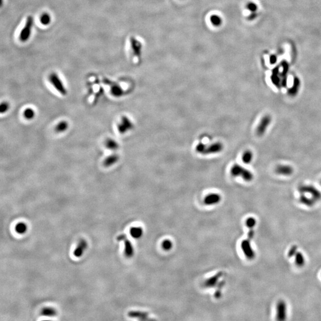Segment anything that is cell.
I'll return each instance as SVG.
<instances>
[{"mask_svg":"<svg viewBox=\"0 0 321 321\" xmlns=\"http://www.w3.org/2000/svg\"><path fill=\"white\" fill-rule=\"evenodd\" d=\"M223 148L224 146L221 142H215L208 146L203 143H199L196 146V150L199 154L207 155L219 153L223 151Z\"/></svg>","mask_w":321,"mask_h":321,"instance_id":"cell-1","label":"cell"},{"mask_svg":"<svg viewBox=\"0 0 321 321\" xmlns=\"http://www.w3.org/2000/svg\"><path fill=\"white\" fill-rule=\"evenodd\" d=\"M230 173L233 177H241L242 179L247 182L251 181L254 179V174L252 172L237 164L232 167Z\"/></svg>","mask_w":321,"mask_h":321,"instance_id":"cell-2","label":"cell"},{"mask_svg":"<svg viewBox=\"0 0 321 321\" xmlns=\"http://www.w3.org/2000/svg\"><path fill=\"white\" fill-rule=\"evenodd\" d=\"M299 192L302 193H309L316 201L321 199V192L316 187L311 185H300L298 187Z\"/></svg>","mask_w":321,"mask_h":321,"instance_id":"cell-3","label":"cell"},{"mask_svg":"<svg viewBox=\"0 0 321 321\" xmlns=\"http://www.w3.org/2000/svg\"><path fill=\"white\" fill-rule=\"evenodd\" d=\"M33 24V19L32 16H28L25 25L20 33V39L22 42L27 41L30 37L32 27Z\"/></svg>","mask_w":321,"mask_h":321,"instance_id":"cell-4","label":"cell"},{"mask_svg":"<svg viewBox=\"0 0 321 321\" xmlns=\"http://www.w3.org/2000/svg\"><path fill=\"white\" fill-rule=\"evenodd\" d=\"M276 319L277 321H283L287 319V306L286 302L283 300L278 301L276 307Z\"/></svg>","mask_w":321,"mask_h":321,"instance_id":"cell-5","label":"cell"},{"mask_svg":"<svg viewBox=\"0 0 321 321\" xmlns=\"http://www.w3.org/2000/svg\"><path fill=\"white\" fill-rule=\"evenodd\" d=\"M250 241L251 240L247 238L243 240L241 243V248L247 258L249 260H252L254 258L256 254L252 247Z\"/></svg>","mask_w":321,"mask_h":321,"instance_id":"cell-6","label":"cell"},{"mask_svg":"<svg viewBox=\"0 0 321 321\" xmlns=\"http://www.w3.org/2000/svg\"><path fill=\"white\" fill-rule=\"evenodd\" d=\"M50 80L55 89L58 90L61 94L63 95H66L67 90L58 75L55 73H52L50 76Z\"/></svg>","mask_w":321,"mask_h":321,"instance_id":"cell-7","label":"cell"},{"mask_svg":"<svg viewBox=\"0 0 321 321\" xmlns=\"http://www.w3.org/2000/svg\"><path fill=\"white\" fill-rule=\"evenodd\" d=\"M272 121V117L269 115H265L262 119L256 128V134L262 136L265 134Z\"/></svg>","mask_w":321,"mask_h":321,"instance_id":"cell-8","label":"cell"},{"mask_svg":"<svg viewBox=\"0 0 321 321\" xmlns=\"http://www.w3.org/2000/svg\"><path fill=\"white\" fill-rule=\"evenodd\" d=\"M117 240L119 241H123L125 245L124 254L127 258H131L134 254V249L130 241L127 239L126 235L121 234L117 237Z\"/></svg>","mask_w":321,"mask_h":321,"instance_id":"cell-9","label":"cell"},{"mask_svg":"<svg viewBox=\"0 0 321 321\" xmlns=\"http://www.w3.org/2000/svg\"><path fill=\"white\" fill-rule=\"evenodd\" d=\"M134 125L132 121L126 116H123L121 120V123L118 124V130L121 133H126L127 132L132 130Z\"/></svg>","mask_w":321,"mask_h":321,"instance_id":"cell-10","label":"cell"},{"mask_svg":"<svg viewBox=\"0 0 321 321\" xmlns=\"http://www.w3.org/2000/svg\"><path fill=\"white\" fill-rule=\"evenodd\" d=\"M130 45L133 54L138 59L140 60L142 55V45L141 42L135 37H131Z\"/></svg>","mask_w":321,"mask_h":321,"instance_id":"cell-11","label":"cell"},{"mask_svg":"<svg viewBox=\"0 0 321 321\" xmlns=\"http://www.w3.org/2000/svg\"><path fill=\"white\" fill-rule=\"evenodd\" d=\"M223 272H219L214 276H211L203 283V287L205 288H212L219 284V279L223 276Z\"/></svg>","mask_w":321,"mask_h":321,"instance_id":"cell-12","label":"cell"},{"mask_svg":"<svg viewBox=\"0 0 321 321\" xmlns=\"http://www.w3.org/2000/svg\"><path fill=\"white\" fill-rule=\"evenodd\" d=\"M294 171L293 167L287 165H278L275 168L276 174L279 175L288 176H290Z\"/></svg>","mask_w":321,"mask_h":321,"instance_id":"cell-13","label":"cell"},{"mask_svg":"<svg viewBox=\"0 0 321 321\" xmlns=\"http://www.w3.org/2000/svg\"><path fill=\"white\" fill-rule=\"evenodd\" d=\"M300 85H301V82H300V79H299L297 77H295L293 80V86L290 89H288L287 91L288 95L292 97L296 96L299 92Z\"/></svg>","mask_w":321,"mask_h":321,"instance_id":"cell-14","label":"cell"},{"mask_svg":"<svg viewBox=\"0 0 321 321\" xmlns=\"http://www.w3.org/2000/svg\"><path fill=\"white\" fill-rule=\"evenodd\" d=\"M221 200V196L217 193H212L206 196L204 199V203L206 205H213L219 203Z\"/></svg>","mask_w":321,"mask_h":321,"instance_id":"cell-15","label":"cell"},{"mask_svg":"<svg viewBox=\"0 0 321 321\" xmlns=\"http://www.w3.org/2000/svg\"><path fill=\"white\" fill-rule=\"evenodd\" d=\"M283 67V72L280 73V77L281 80V86L285 88L287 85V73L288 71V64L285 61H283L281 63Z\"/></svg>","mask_w":321,"mask_h":321,"instance_id":"cell-16","label":"cell"},{"mask_svg":"<svg viewBox=\"0 0 321 321\" xmlns=\"http://www.w3.org/2000/svg\"><path fill=\"white\" fill-rule=\"evenodd\" d=\"M271 79L272 83L278 88H280L281 86V80L280 77L279 67H276L272 70V74Z\"/></svg>","mask_w":321,"mask_h":321,"instance_id":"cell-17","label":"cell"},{"mask_svg":"<svg viewBox=\"0 0 321 321\" xmlns=\"http://www.w3.org/2000/svg\"><path fill=\"white\" fill-rule=\"evenodd\" d=\"M88 247V243L86 240H80L77 247L76 248L74 252V255L77 258L81 257L82 256L83 254L85 251V250Z\"/></svg>","mask_w":321,"mask_h":321,"instance_id":"cell-18","label":"cell"},{"mask_svg":"<svg viewBox=\"0 0 321 321\" xmlns=\"http://www.w3.org/2000/svg\"><path fill=\"white\" fill-rule=\"evenodd\" d=\"M128 316L130 318H137L141 320L149 319V314L147 312L142 311H130V312H128Z\"/></svg>","mask_w":321,"mask_h":321,"instance_id":"cell-19","label":"cell"},{"mask_svg":"<svg viewBox=\"0 0 321 321\" xmlns=\"http://www.w3.org/2000/svg\"><path fill=\"white\" fill-rule=\"evenodd\" d=\"M299 201L303 205L309 207L313 206L316 202L312 197H309L305 195V194H301L299 197Z\"/></svg>","mask_w":321,"mask_h":321,"instance_id":"cell-20","label":"cell"},{"mask_svg":"<svg viewBox=\"0 0 321 321\" xmlns=\"http://www.w3.org/2000/svg\"><path fill=\"white\" fill-rule=\"evenodd\" d=\"M295 263L299 267H303L305 263V258L304 255L300 252H297L294 256Z\"/></svg>","mask_w":321,"mask_h":321,"instance_id":"cell-21","label":"cell"},{"mask_svg":"<svg viewBox=\"0 0 321 321\" xmlns=\"http://www.w3.org/2000/svg\"><path fill=\"white\" fill-rule=\"evenodd\" d=\"M210 21L214 27H219L223 23V19L219 15H210Z\"/></svg>","mask_w":321,"mask_h":321,"instance_id":"cell-22","label":"cell"},{"mask_svg":"<svg viewBox=\"0 0 321 321\" xmlns=\"http://www.w3.org/2000/svg\"><path fill=\"white\" fill-rule=\"evenodd\" d=\"M254 158L253 152L250 150L245 151L242 155V161L245 164H250Z\"/></svg>","mask_w":321,"mask_h":321,"instance_id":"cell-23","label":"cell"},{"mask_svg":"<svg viewBox=\"0 0 321 321\" xmlns=\"http://www.w3.org/2000/svg\"><path fill=\"white\" fill-rule=\"evenodd\" d=\"M130 234L135 239H139L142 236L143 230L141 227H133L130 230Z\"/></svg>","mask_w":321,"mask_h":321,"instance_id":"cell-24","label":"cell"},{"mask_svg":"<svg viewBox=\"0 0 321 321\" xmlns=\"http://www.w3.org/2000/svg\"><path fill=\"white\" fill-rule=\"evenodd\" d=\"M111 92L113 95L117 97H121L124 95L123 90L122 89V88L119 85H117L116 84H114L111 87Z\"/></svg>","mask_w":321,"mask_h":321,"instance_id":"cell-25","label":"cell"},{"mask_svg":"<svg viewBox=\"0 0 321 321\" xmlns=\"http://www.w3.org/2000/svg\"><path fill=\"white\" fill-rule=\"evenodd\" d=\"M57 314L56 310L51 308V307H46L42 310L41 311V314L42 316H48V317H52L55 316Z\"/></svg>","mask_w":321,"mask_h":321,"instance_id":"cell-26","label":"cell"},{"mask_svg":"<svg viewBox=\"0 0 321 321\" xmlns=\"http://www.w3.org/2000/svg\"><path fill=\"white\" fill-rule=\"evenodd\" d=\"M119 157L117 155H113L111 156L108 157L104 162V165L106 167L111 166L112 165L114 164L119 161Z\"/></svg>","mask_w":321,"mask_h":321,"instance_id":"cell-27","label":"cell"},{"mask_svg":"<svg viewBox=\"0 0 321 321\" xmlns=\"http://www.w3.org/2000/svg\"><path fill=\"white\" fill-rule=\"evenodd\" d=\"M40 21L41 23L45 25H48L51 21V16L48 14V13H44L43 15H42L41 16V18H40Z\"/></svg>","mask_w":321,"mask_h":321,"instance_id":"cell-28","label":"cell"},{"mask_svg":"<svg viewBox=\"0 0 321 321\" xmlns=\"http://www.w3.org/2000/svg\"><path fill=\"white\" fill-rule=\"evenodd\" d=\"M15 231L19 234H24L27 231V225L23 223H19L15 226Z\"/></svg>","mask_w":321,"mask_h":321,"instance_id":"cell-29","label":"cell"},{"mask_svg":"<svg viewBox=\"0 0 321 321\" xmlns=\"http://www.w3.org/2000/svg\"><path fill=\"white\" fill-rule=\"evenodd\" d=\"M106 146L110 150H115L119 148V144L117 142L112 139H108L106 142Z\"/></svg>","mask_w":321,"mask_h":321,"instance_id":"cell-30","label":"cell"},{"mask_svg":"<svg viewBox=\"0 0 321 321\" xmlns=\"http://www.w3.org/2000/svg\"><path fill=\"white\" fill-rule=\"evenodd\" d=\"M67 128V123L65 121H63L60 122V123L57 125V126L56 127V130L58 132H64Z\"/></svg>","mask_w":321,"mask_h":321,"instance_id":"cell-31","label":"cell"},{"mask_svg":"<svg viewBox=\"0 0 321 321\" xmlns=\"http://www.w3.org/2000/svg\"><path fill=\"white\" fill-rule=\"evenodd\" d=\"M24 116L27 119H32L35 116V111L32 108H28L24 112Z\"/></svg>","mask_w":321,"mask_h":321,"instance_id":"cell-32","label":"cell"},{"mask_svg":"<svg viewBox=\"0 0 321 321\" xmlns=\"http://www.w3.org/2000/svg\"><path fill=\"white\" fill-rule=\"evenodd\" d=\"M256 224V220L253 217H250L247 219L246 225L249 228H254Z\"/></svg>","mask_w":321,"mask_h":321,"instance_id":"cell-33","label":"cell"},{"mask_svg":"<svg viewBox=\"0 0 321 321\" xmlns=\"http://www.w3.org/2000/svg\"><path fill=\"white\" fill-rule=\"evenodd\" d=\"M224 284H225V281H221V282L219 283L217 290H216V291H215V298H217V299L220 298V297H221V288L224 287Z\"/></svg>","mask_w":321,"mask_h":321,"instance_id":"cell-34","label":"cell"},{"mask_svg":"<svg viewBox=\"0 0 321 321\" xmlns=\"http://www.w3.org/2000/svg\"><path fill=\"white\" fill-rule=\"evenodd\" d=\"M162 247L165 250H170L172 247V243L170 240H165L162 243Z\"/></svg>","mask_w":321,"mask_h":321,"instance_id":"cell-35","label":"cell"},{"mask_svg":"<svg viewBox=\"0 0 321 321\" xmlns=\"http://www.w3.org/2000/svg\"><path fill=\"white\" fill-rule=\"evenodd\" d=\"M246 8L247 10H249L251 13L256 12V11L258 10V6L254 2H250L247 4Z\"/></svg>","mask_w":321,"mask_h":321,"instance_id":"cell-36","label":"cell"},{"mask_svg":"<svg viewBox=\"0 0 321 321\" xmlns=\"http://www.w3.org/2000/svg\"><path fill=\"white\" fill-rule=\"evenodd\" d=\"M297 252V246L296 245H294L290 249L288 252V256L289 258L294 257L295 254Z\"/></svg>","mask_w":321,"mask_h":321,"instance_id":"cell-37","label":"cell"},{"mask_svg":"<svg viewBox=\"0 0 321 321\" xmlns=\"http://www.w3.org/2000/svg\"><path fill=\"white\" fill-rule=\"evenodd\" d=\"M8 109V105L7 103L4 102V103L1 104V113L6 112Z\"/></svg>","mask_w":321,"mask_h":321,"instance_id":"cell-38","label":"cell"},{"mask_svg":"<svg viewBox=\"0 0 321 321\" xmlns=\"http://www.w3.org/2000/svg\"><path fill=\"white\" fill-rule=\"evenodd\" d=\"M277 61V57L275 55H272L269 57V63L271 64H274Z\"/></svg>","mask_w":321,"mask_h":321,"instance_id":"cell-39","label":"cell"},{"mask_svg":"<svg viewBox=\"0 0 321 321\" xmlns=\"http://www.w3.org/2000/svg\"><path fill=\"white\" fill-rule=\"evenodd\" d=\"M257 17H258V14H257L256 12L251 13L250 15L247 17V19H248L249 20H250V21H251V20H254V19Z\"/></svg>","mask_w":321,"mask_h":321,"instance_id":"cell-40","label":"cell"},{"mask_svg":"<svg viewBox=\"0 0 321 321\" xmlns=\"http://www.w3.org/2000/svg\"><path fill=\"white\" fill-rule=\"evenodd\" d=\"M249 232H248V234H247V239H249V240H252V239L254 238V228H249Z\"/></svg>","mask_w":321,"mask_h":321,"instance_id":"cell-41","label":"cell"},{"mask_svg":"<svg viewBox=\"0 0 321 321\" xmlns=\"http://www.w3.org/2000/svg\"></svg>","mask_w":321,"mask_h":321,"instance_id":"cell-42","label":"cell"}]
</instances>
